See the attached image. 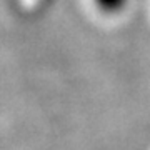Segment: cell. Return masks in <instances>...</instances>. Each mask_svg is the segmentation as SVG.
<instances>
[{
	"instance_id": "1",
	"label": "cell",
	"mask_w": 150,
	"mask_h": 150,
	"mask_svg": "<svg viewBox=\"0 0 150 150\" xmlns=\"http://www.w3.org/2000/svg\"><path fill=\"white\" fill-rule=\"evenodd\" d=\"M130 0H93V4L102 13H107V15H117V13H122L127 5H129Z\"/></svg>"
}]
</instances>
